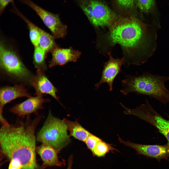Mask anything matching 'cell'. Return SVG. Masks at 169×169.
<instances>
[{"label": "cell", "instance_id": "16", "mask_svg": "<svg viewBox=\"0 0 169 169\" xmlns=\"http://www.w3.org/2000/svg\"><path fill=\"white\" fill-rule=\"evenodd\" d=\"M62 121L67 125L70 135L77 139L85 142L91 134L83 128L77 120L73 122L64 118Z\"/></svg>", "mask_w": 169, "mask_h": 169}, {"label": "cell", "instance_id": "11", "mask_svg": "<svg viewBox=\"0 0 169 169\" xmlns=\"http://www.w3.org/2000/svg\"><path fill=\"white\" fill-rule=\"evenodd\" d=\"M30 84L35 89L37 95L48 94L59 102L56 95L57 90L48 78L44 72L37 69Z\"/></svg>", "mask_w": 169, "mask_h": 169}, {"label": "cell", "instance_id": "22", "mask_svg": "<svg viewBox=\"0 0 169 169\" xmlns=\"http://www.w3.org/2000/svg\"><path fill=\"white\" fill-rule=\"evenodd\" d=\"M101 140H102L99 138L91 134L84 142L88 148L92 151L97 143Z\"/></svg>", "mask_w": 169, "mask_h": 169}, {"label": "cell", "instance_id": "2", "mask_svg": "<svg viewBox=\"0 0 169 169\" xmlns=\"http://www.w3.org/2000/svg\"><path fill=\"white\" fill-rule=\"evenodd\" d=\"M169 76L155 75L146 71L137 75H126L121 81L122 88L120 92L124 96L134 93L146 95L157 100L164 104L169 103V90L165 83Z\"/></svg>", "mask_w": 169, "mask_h": 169}, {"label": "cell", "instance_id": "12", "mask_svg": "<svg viewBox=\"0 0 169 169\" xmlns=\"http://www.w3.org/2000/svg\"><path fill=\"white\" fill-rule=\"evenodd\" d=\"M24 97L29 98L31 96L22 84L1 87L0 91V115H3V109L6 104L16 98Z\"/></svg>", "mask_w": 169, "mask_h": 169}, {"label": "cell", "instance_id": "24", "mask_svg": "<svg viewBox=\"0 0 169 169\" xmlns=\"http://www.w3.org/2000/svg\"><path fill=\"white\" fill-rule=\"evenodd\" d=\"M14 0H0V14H2L7 7Z\"/></svg>", "mask_w": 169, "mask_h": 169}, {"label": "cell", "instance_id": "19", "mask_svg": "<svg viewBox=\"0 0 169 169\" xmlns=\"http://www.w3.org/2000/svg\"><path fill=\"white\" fill-rule=\"evenodd\" d=\"M112 145V144L108 143L102 140L97 143L92 152L94 155L99 157L105 156L111 151L118 152Z\"/></svg>", "mask_w": 169, "mask_h": 169}, {"label": "cell", "instance_id": "14", "mask_svg": "<svg viewBox=\"0 0 169 169\" xmlns=\"http://www.w3.org/2000/svg\"><path fill=\"white\" fill-rule=\"evenodd\" d=\"M36 153L40 157L43 166L45 167L53 166H60L62 163L59 161L58 155V152L51 146L42 143L36 146Z\"/></svg>", "mask_w": 169, "mask_h": 169}, {"label": "cell", "instance_id": "1", "mask_svg": "<svg viewBox=\"0 0 169 169\" xmlns=\"http://www.w3.org/2000/svg\"><path fill=\"white\" fill-rule=\"evenodd\" d=\"M152 26L136 17H120L103 36V46L105 48L118 44L125 54L124 57L128 64L141 65L155 49L156 32Z\"/></svg>", "mask_w": 169, "mask_h": 169}, {"label": "cell", "instance_id": "20", "mask_svg": "<svg viewBox=\"0 0 169 169\" xmlns=\"http://www.w3.org/2000/svg\"><path fill=\"white\" fill-rule=\"evenodd\" d=\"M137 7L142 12L148 14L155 8L156 0H135Z\"/></svg>", "mask_w": 169, "mask_h": 169}, {"label": "cell", "instance_id": "9", "mask_svg": "<svg viewBox=\"0 0 169 169\" xmlns=\"http://www.w3.org/2000/svg\"><path fill=\"white\" fill-rule=\"evenodd\" d=\"M108 54L109 59L104 62L101 78L95 86L97 89L102 84L106 83L108 85L109 91H111L113 90L114 81L117 75L122 72L121 67L126 61L124 56L121 58H115L112 56L111 52H108Z\"/></svg>", "mask_w": 169, "mask_h": 169}, {"label": "cell", "instance_id": "4", "mask_svg": "<svg viewBox=\"0 0 169 169\" xmlns=\"http://www.w3.org/2000/svg\"><path fill=\"white\" fill-rule=\"evenodd\" d=\"M0 66L8 75L21 81L30 83L34 76L17 52L2 39L0 43Z\"/></svg>", "mask_w": 169, "mask_h": 169}, {"label": "cell", "instance_id": "23", "mask_svg": "<svg viewBox=\"0 0 169 169\" xmlns=\"http://www.w3.org/2000/svg\"><path fill=\"white\" fill-rule=\"evenodd\" d=\"M10 161L8 169H23L22 165L18 160L13 159Z\"/></svg>", "mask_w": 169, "mask_h": 169}, {"label": "cell", "instance_id": "18", "mask_svg": "<svg viewBox=\"0 0 169 169\" xmlns=\"http://www.w3.org/2000/svg\"><path fill=\"white\" fill-rule=\"evenodd\" d=\"M34 47L33 63L35 67L45 72L47 69L45 62L47 54L39 45Z\"/></svg>", "mask_w": 169, "mask_h": 169}, {"label": "cell", "instance_id": "7", "mask_svg": "<svg viewBox=\"0 0 169 169\" xmlns=\"http://www.w3.org/2000/svg\"><path fill=\"white\" fill-rule=\"evenodd\" d=\"M137 116L155 127L166 138L169 146V119L160 115L150 103L145 104L138 110Z\"/></svg>", "mask_w": 169, "mask_h": 169}, {"label": "cell", "instance_id": "10", "mask_svg": "<svg viewBox=\"0 0 169 169\" xmlns=\"http://www.w3.org/2000/svg\"><path fill=\"white\" fill-rule=\"evenodd\" d=\"M43 95L31 97L23 102L16 104L9 109V111L19 117H24L32 114H38L39 110L43 108V104L50 101V100L44 98Z\"/></svg>", "mask_w": 169, "mask_h": 169}, {"label": "cell", "instance_id": "25", "mask_svg": "<svg viewBox=\"0 0 169 169\" xmlns=\"http://www.w3.org/2000/svg\"><path fill=\"white\" fill-rule=\"evenodd\" d=\"M68 164L67 169H72L73 162V157L72 156L69 157L68 160Z\"/></svg>", "mask_w": 169, "mask_h": 169}, {"label": "cell", "instance_id": "3", "mask_svg": "<svg viewBox=\"0 0 169 169\" xmlns=\"http://www.w3.org/2000/svg\"><path fill=\"white\" fill-rule=\"evenodd\" d=\"M67 130V125L54 116L50 110L44 124L37 133L36 140L48 145L58 151L70 142Z\"/></svg>", "mask_w": 169, "mask_h": 169}, {"label": "cell", "instance_id": "15", "mask_svg": "<svg viewBox=\"0 0 169 169\" xmlns=\"http://www.w3.org/2000/svg\"><path fill=\"white\" fill-rule=\"evenodd\" d=\"M11 11L22 19L26 23L29 32L30 41L34 47L38 45L40 28L38 27L26 18L18 10L14 4Z\"/></svg>", "mask_w": 169, "mask_h": 169}, {"label": "cell", "instance_id": "6", "mask_svg": "<svg viewBox=\"0 0 169 169\" xmlns=\"http://www.w3.org/2000/svg\"><path fill=\"white\" fill-rule=\"evenodd\" d=\"M20 1L32 9L49 29L54 38H62L66 35V26L61 21L59 15L52 13L37 5L31 0Z\"/></svg>", "mask_w": 169, "mask_h": 169}, {"label": "cell", "instance_id": "17", "mask_svg": "<svg viewBox=\"0 0 169 169\" xmlns=\"http://www.w3.org/2000/svg\"><path fill=\"white\" fill-rule=\"evenodd\" d=\"M54 38L44 31L40 29L38 45L47 54L51 52L56 46Z\"/></svg>", "mask_w": 169, "mask_h": 169}, {"label": "cell", "instance_id": "5", "mask_svg": "<svg viewBox=\"0 0 169 169\" xmlns=\"http://www.w3.org/2000/svg\"><path fill=\"white\" fill-rule=\"evenodd\" d=\"M78 3L89 20L96 27H110L118 19L116 13L99 0H79Z\"/></svg>", "mask_w": 169, "mask_h": 169}, {"label": "cell", "instance_id": "8", "mask_svg": "<svg viewBox=\"0 0 169 169\" xmlns=\"http://www.w3.org/2000/svg\"><path fill=\"white\" fill-rule=\"evenodd\" d=\"M119 142L125 146L135 150L137 154L155 159L158 161L161 159L168 160L169 146L167 143L164 145H146L133 143L129 140L125 141L119 136Z\"/></svg>", "mask_w": 169, "mask_h": 169}, {"label": "cell", "instance_id": "21", "mask_svg": "<svg viewBox=\"0 0 169 169\" xmlns=\"http://www.w3.org/2000/svg\"><path fill=\"white\" fill-rule=\"evenodd\" d=\"M115 1L118 8L125 12H132L137 7L135 0H115Z\"/></svg>", "mask_w": 169, "mask_h": 169}, {"label": "cell", "instance_id": "13", "mask_svg": "<svg viewBox=\"0 0 169 169\" xmlns=\"http://www.w3.org/2000/svg\"><path fill=\"white\" fill-rule=\"evenodd\" d=\"M51 52L52 58L49 65L50 68L56 65H64L70 62H76L81 54L79 51L71 48L64 49L57 47Z\"/></svg>", "mask_w": 169, "mask_h": 169}]
</instances>
